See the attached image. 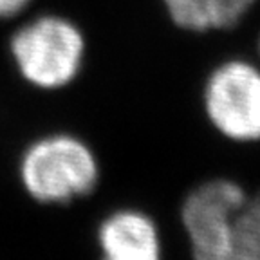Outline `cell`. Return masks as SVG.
I'll return each mask as SVG.
<instances>
[{
    "label": "cell",
    "instance_id": "cell-1",
    "mask_svg": "<svg viewBox=\"0 0 260 260\" xmlns=\"http://www.w3.org/2000/svg\"><path fill=\"white\" fill-rule=\"evenodd\" d=\"M18 177L40 204H69L87 197L100 183V161L92 146L71 132L32 139L18 161Z\"/></svg>",
    "mask_w": 260,
    "mask_h": 260
},
{
    "label": "cell",
    "instance_id": "cell-2",
    "mask_svg": "<svg viewBox=\"0 0 260 260\" xmlns=\"http://www.w3.org/2000/svg\"><path fill=\"white\" fill-rule=\"evenodd\" d=\"M8 51L22 80L37 89L56 90L80 74L87 37L73 20L47 13L16 25L8 37Z\"/></svg>",
    "mask_w": 260,
    "mask_h": 260
},
{
    "label": "cell",
    "instance_id": "cell-3",
    "mask_svg": "<svg viewBox=\"0 0 260 260\" xmlns=\"http://www.w3.org/2000/svg\"><path fill=\"white\" fill-rule=\"evenodd\" d=\"M208 123L239 145L260 143V67L248 60H226L211 69L203 87Z\"/></svg>",
    "mask_w": 260,
    "mask_h": 260
},
{
    "label": "cell",
    "instance_id": "cell-4",
    "mask_svg": "<svg viewBox=\"0 0 260 260\" xmlns=\"http://www.w3.org/2000/svg\"><path fill=\"white\" fill-rule=\"evenodd\" d=\"M248 193L237 181L213 177L186 193L179 222L191 260H230L233 220Z\"/></svg>",
    "mask_w": 260,
    "mask_h": 260
},
{
    "label": "cell",
    "instance_id": "cell-5",
    "mask_svg": "<svg viewBox=\"0 0 260 260\" xmlns=\"http://www.w3.org/2000/svg\"><path fill=\"white\" fill-rule=\"evenodd\" d=\"M100 260H167V244L154 213L139 206L109 211L96 228Z\"/></svg>",
    "mask_w": 260,
    "mask_h": 260
},
{
    "label": "cell",
    "instance_id": "cell-6",
    "mask_svg": "<svg viewBox=\"0 0 260 260\" xmlns=\"http://www.w3.org/2000/svg\"><path fill=\"white\" fill-rule=\"evenodd\" d=\"M162 4L175 25L206 32L235 27L255 0H162Z\"/></svg>",
    "mask_w": 260,
    "mask_h": 260
},
{
    "label": "cell",
    "instance_id": "cell-7",
    "mask_svg": "<svg viewBox=\"0 0 260 260\" xmlns=\"http://www.w3.org/2000/svg\"><path fill=\"white\" fill-rule=\"evenodd\" d=\"M230 260H260V191L246 197L233 220Z\"/></svg>",
    "mask_w": 260,
    "mask_h": 260
},
{
    "label": "cell",
    "instance_id": "cell-8",
    "mask_svg": "<svg viewBox=\"0 0 260 260\" xmlns=\"http://www.w3.org/2000/svg\"><path fill=\"white\" fill-rule=\"evenodd\" d=\"M31 0H0V20H13L25 11Z\"/></svg>",
    "mask_w": 260,
    "mask_h": 260
},
{
    "label": "cell",
    "instance_id": "cell-9",
    "mask_svg": "<svg viewBox=\"0 0 260 260\" xmlns=\"http://www.w3.org/2000/svg\"><path fill=\"white\" fill-rule=\"evenodd\" d=\"M258 53H260V42H258Z\"/></svg>",
    "mask_w": 260,
    "mask_h": 260
}]
</instances>
